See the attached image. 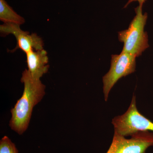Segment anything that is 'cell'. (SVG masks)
<instances>
[{"label": "cell", "mask_w": 153, "mask_h": 153, "mask_svg": "<svg viewBox=\"0 0 153 153\" xmlns=\"http://www.w3.org/2000/svg\"><path fill=\"white\" fill-rule=\"evenodd\" d=\"M0 153H19V151L13 143L5 136L0 141Z\"/></svg>", "instance_id": "ba28073f"}, {"label": "cell", "mask_w": 153, "mask_h": 153, "mask_svg": "<svg viewBox=\"0 0 153 153\" xmlns=\"http://www.w3.org/2000/svg\"><path fill=\"white\" fill-rule=\"evenodd\" d=\"M137 57L122 51L119 55H111L109 71L102 77L103 93L105 101L115 84L120 78L135 71Z\"/></svg>", "instance_id": "3957f363"}, {"label": "cell", "mask_w": 153, "mask_h": 153, "mask_svg": "<svg viewBox=\"0 0 153 153\" xmlns=\"http://www.w3.org/2000/svg\"><path fill=\"white\" fill-rule=\"evenodd\" d=\"M21 82L24 84V92L11 110L12 118L9 123L11 129L20 135L27 129L33 107L44 97L46 88L40 79L33 78L27 69L22 73Z\"/></svg>", "instance_id": "6da1fadb"}, {"label": "cell", "mask_w": 153, "mask_h": 153, "mask_svg": "<svg viewBox=\"0 0 153 153\" xmlns=\"http://www.w3.org/2000/svg\"><path fill=\"white\" fill-rule=\"evenodd\" d=\"M143 7L135 9L136 15L130 24L128 29L120 31L119 41L123 43L122 51L138 57L149 47L147 33L145 27L148 19L147 13H143Z\"/></svg>", "instance_id": "7a4b0ae2"}, {"label": "cell", "mask_w": 153, "mask_h": 153, "mask_svg": "<svg viewBox=\"0 0 153 153\" xmlns=\"http://www.w3.org/2000/svg\"><path fill=\"white\" fill-rule=\"evenodd\" d=\"M0 20L4 24H15L20 26L25 22V19L17 14L5 0H0Z\"/></svg>", "instance_id": "52a82bcc"}, {"label": "cell", "mask_w": 153, "mask_h": 153, "mask_svg": "<svg viewBox=\"0 0 153 153\" xmlns=\"http://www.w3.org/2000/svg\"><path fill=\"white\" fill-rule=\"evenodd\" d=\"M130 139L114 132L112 143L106 153H146L153 146V132L140 131Z\"/></svg>", "instance_id": "277c9868"}, {"label": "cell", "mask_w": 153, "mask_h": 153, "mask_svg": "<svg viewBox=\"0 0 153 153\" xmlns=\"http://www.w3.org/2000/svg\"><path fill=\"white\" fill-rule=\"evenodd\" d=\"M34 50L26 53L28 70L33 78L40 79L48 71L49 58L47 51L44 49Z\"/></svg>", "instance_id": "8992f818"}, {"label": "cell", "mask_w": 153, "mask_h": 153, "mask_svg": "<svg viewBox=\"0 0 153 153\" xmlns=\"http://www.w3.org/2000/svg\"><path fill=\"white\" fill-rule=\"evenodd\" d=\"M0 32L4 36L12 34L16 39L17 46L13 51L20 49L27 53L32 50L36 51L44 49L42 38L35 33L21 30L20 25L12 24H4L0 26Z\"/></svg>", "instance_id": "5b68a950"}, {"label": "cell", "mask_w": 153, "mask_h": 153, "mask_svg": "<svg viewBox=\"0 0 153 153\" xmlns=\"http://www.w3.org/2000/svg\"><path fill=\"white\" fill-rule=\"evenodd\" d=\"M146 0H128V1L127 2L125 5L124 8H126L131 4V3H132L134 1H137L138 2L140 6V7H143V5L144 4L145 2H146Z\"/></svg>", "instance_id": "9c48e42d"}]
</instances>
